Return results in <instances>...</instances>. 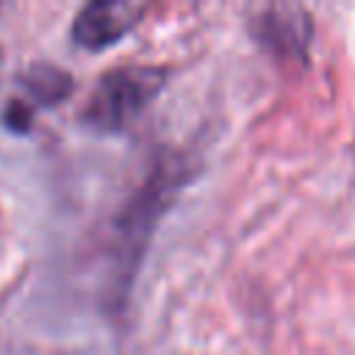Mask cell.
Returning a JSON list of instances; mask_svg holds the SVG:
<instances>
[{
    "label": "cell",
    "mask_w": 355,
    "mask_h": 355,
    "mask_svg": "<svg viewBox=\"0 0 355 355\" xmlns=\"http://www.w3.org/2000/svg\"><path fill=\"white\" fill-rule=\"evenodd\" d=\"M183 180H186V169L180 155L164 153L153 161L144 180L116 211L111 222V263H114V275L119 277L116 286L119 291H125V286L130 283L139 255L155 227V219L169 205V197L180 189Z\"/></svg>",
    "instance_id": "cell-1"
},
{
    "label": "cell",
    "mask_w": 355,
    "mask_h": 355,
    "mask_svg": "<svg viewBox=\"0 0 355 355\" xmlns=\"http://www.w3.org/2000/svg\"><path fill=\"white\" fill-rule=\"evenodd\" d=\"M258 42L280 58H297L311 42V17L297 6H269L252 17Z\"/></svg>",
    "instance_id": "cell-4"
},
{
    "label": "cell",
    "mask_w": 355,
    "mask_h": 355,
    "mask_svg": "<svg viewBox=\"0 0 355 355\" xmlns=\"http://www.w3.org/2000/svg\"><path fill=\"white\" fill-rule=\"evenodd\" d=\"M164 80L166 69L155 64L111 67L94 80L80 108V122L103 133H119L150 105Z\"/></svg>",
    "instance_id": "cell-2"
},
{
    "label": "cell",
    "mask_w": 355,
    "mask_h": 355,
    "mask_svg": "<svg viewBox=\"0 0 355 355\" xmlns=\"http://www.w3.org/2000/svg\"><path fill=\"white\" fill-rule=\"evenodd\" d=\"M147 6L144 3H128V0H94L78 8L72 17L69 36L83 50H103L122 39L141 17Z\"/></svg>",
    "instance_id": "cell-3"
},
{
    "label": "cell",
    "mask_w": 355,
    "mask_h": 355,
    "mask_svg": "<svg viewBox=\"0 0 355 355\" xmlns=\"http://www.w3.org/2000/svg\"><path fill=\"white\" fill-rule=\"evenodd\" d=\"M19 86L22 94H17L19 100L31 97L36 105H53L58 103L64 94H69L72 89V75L64 72L55 64H31L22 75H19Z\"/></svg>",
    "instance_id": "cell-5"
}]
</instances>
